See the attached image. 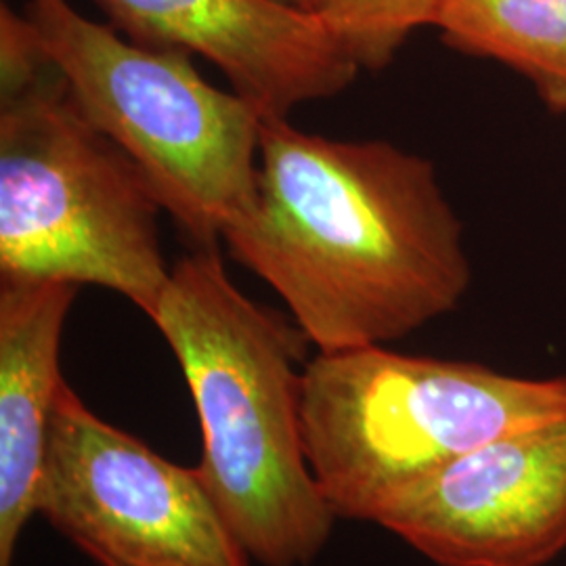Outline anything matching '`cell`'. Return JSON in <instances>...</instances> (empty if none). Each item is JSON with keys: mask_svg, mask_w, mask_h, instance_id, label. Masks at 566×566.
Listing matches in <instances>:
<instances>
[{"mask_svg": "<svg viewBox=\"0 0 566 566\" xmlns=\"http://www.w3.org/2000/svg\"><path fill=\"white\" fill-rule=\"evenodd\" d=\"M322 353L392 343L453 311L472 280L434 166L264 116L256 189L224 231Z\"/></svg>", "mask_w": 566, "mask_h": 566, "instance_id": "obj_1", "label": "cell"}, {"mask_svg": "<svg viewBox=\"0 0 566 566\" xmlns=\"http://www.w3.org/2000/svg\"><path fill=\"white\" fill-rule=\"evenodd\" d=\"M151 322L189 386L198 470L227 525L263 566L311 565L338 518L304 451L303 329L248 298L217 248L177 263Z\"/></svg>", "mask_w": 566, "mask_h": 566, "instance_id": "obj_2", "label": "cell"}, {"mask_svg": "<svg viewBox=\"0 0 566 566\" xmlns=\"http://www.w3.org/2000/svg\"><path fill=\"white\" fill-rule=\"evenodd\" d=\"M306 460L336 518L376 523L409 489L507 432L566 416V376L518 378L382 344L303 371Z\"/></svg>", "mask_w": 566, "mask_h": 566, "instance_id": "obj_3", "label": "cell"}, {"mask_svg": "<svg viewBox=\"0 0 566 566\" xmlns=\"http://www.w3.org/2000/svg\"><path fill=\"white\" fill-rule=\"evenodd\" d=\"M154 187L57 67L0 103V275L99 285L149 319L170 280Z\"/></svg>", "mask_w": 566, "mask_h": 566, "instance_id": "obj_4", "label": "cell"}, {"mask_svg": "<svg viewBox=\"0 0 566 566\" xmlns=\"http://www.w3.org/2000/svg\"><path fill=\"white\" fill-rule=\"evenodd\" d=\"M28 18L82 114L139 166L164 210L214 248L254 198L264 114L203 81L189 53L124 41L67 0Z\"/></svg>", "mask_w": 566, "mask_h": 566, "instance_id": "obj_5", "label": "cell"}, {"mask_svg": "<svg viewBox=\"0 0 566 566\" xmlns=\"http://www.w3.org/2000/svg\"><path fill=\"white\" fill-rule=\"evenodd\" d=\"M39 514L99 566H250L198 468L168 462L63 382Z\"/></svg>", "mask_w": 566, "mask_h": 566, "instance_id": "obj_6", "label": "cell"}, {"mask_svg": "<svg viewBox=\"0 0 566 566\" xmlns=\"http://www.w3.org/2000/svg\"><path fill=\"white\" fill-rule=\"evenodd\" d=\"M439 566H542L566 547V416L507 432L378 514Z\"/></svg>", "mask_w": 566, "mask_h": 566, "instance_id": "obj_7", "label": "cell"}, {"mask_svg": "<svg viewBox=\"0 0 566 566\" xmlns=\"http://www.w3.org/2000/svg\"><path fill=\"white\" fill-rule=\"evenodd\" d=\"M135 42L212 61L264 116L334 97L359 67L319 20L280 0H99Z\"/></svg>", "mask_w": 566, "mask_h": 566, "instance_id": "obj_8", "label": "cell"}, {"mask_svg": "<svg viewBox=\"0 0 566 566\" xmlns=\"http://www.w3.org/2000/svg\"><path fill=\"white\" fill-rule=\"evenodd\" d=\"M76 283L0 277V566L39 514L61 378V334Z\"/></svg>", "mask_w": 566, "mask_h": 566, "instance_id": "obj_9", "label": "cell"}, {"mask_svg": "<svg viewBox=\"0 0 566 566\" xmlns=\"http://www.w3.org/2000/svg\"><path fill=\"white\" fill-rule=\"evenodd\" d=\"M434 25L447 44L506 63L566 112V0H443Z\"/></svg>", "mask_w": 566, "mask_h": 566, "instance_id": "obj_10", "label": "cell"}, {"mask_svg": "<svg viewBox=\"0 0 566 566\" xmlns=\"http://www.w3.org/2000/svg\"><path fill=\"white\" fill-rule=\"evenodd\" d=\"M443 0H308V11L359 70L386 67L422 25H434Z\"/></svg>", "mask_w": 566, "mask_h": 566, "instance_id": "obj_11", "label": "cell"}, {"mask_svg": "<svg viewBox=\"0 0 566 566\" xmlns=\"http://www.w3.org/2000/svg\"><path fill=\"white\" fill-rule=\"evenodd\" d=\"M36 25L11 7L0 9V99L13 97L53 70Z\"/></svg>", "mask_w": 566, "mask_h": 566, "instance_id": "obj_12", "label": "cell"}, {"mask_svg": "<svg viewBox=\"0 0 566 566\" xmlns=\"http://www.w3.org/2000/svg\"><path fill=\"white\" fill-rule=\"evenodd\" d=\"M280 2H285V4H290V7H298V9H306V11H308V0H280Z\"/></svg>", "mask_w": 566, "mask_h": 566, "instance_id": "obj_13", "label": "cell"}]
</instances>
